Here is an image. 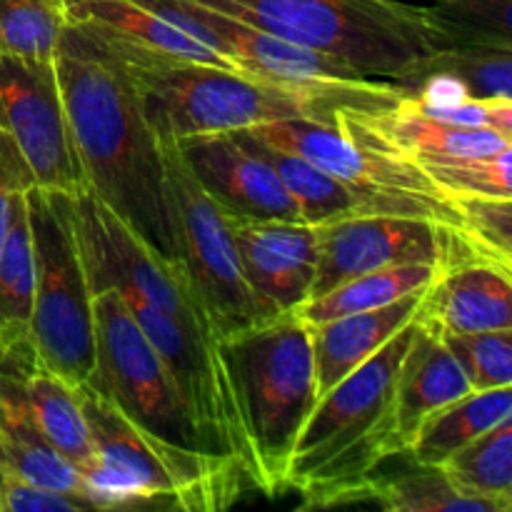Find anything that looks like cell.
Listing matches in <instances>:
<instances>
[{
    "instance_id": "13",
    "label": "cell",
    "mask_w": 512,
    "mask_h": 512,
    "mask_svg": "<svg viewBox=\"0 0 512 512\" xmlns=\"http://www.w3.org/2000/svg\"><path fill=\"white\" fill-rule=\"evenodd\" d=\"M0 128L13 135L38 188L68 195L88 190L53 60L0 53Z\"/></svg>"
},
{
    "instance_id": "8",
    "label": "cell",
    "mask_w": 512,
    "mask_h": 512,
    "mask_svg": "<svg viewBox=\"0 0 512 512\" xmlns=\"http://www.w3.org/2000/svg\"><path fill=\"white\" fill-rule=\"evenodd\" d=\"M25 205L35 273L30 343L45 368L78 388L95 368V293L73 195L35 185L25 193Z\"/></svg>"
},
{
    "instance_id": "21",
    "label": "cell",
    "mask_w": 512,
    "mask_h": 512,
    "mask_svg": "<svg viewBox=\"0 0 512 512\" xmlns=\"http://www.w3.org/2000/svg\"><path fill=\"white\" fill-rule=\"evenodd\" d=\"M468 393H473V388L443 335L415 318V333L403 355L395 385V413L405 450L428 415Z\"/></svg>"
},
{
    "instance_id": "24",
    "label": "cell",
    "mask_w": 512,
    "mask_h": 512,
    "mask_svg": "<svg viewBox=\"0 0 512 512\" xmlns=\"http://www.w3.org/2000/svg\"><path fill=\"white\" fill-rule=\"evenodd\" d=\"M233 135L250 153L258 155L260 160H265L275 170L280 183L285 185L290 198L298 205L303 223L320 228V225L335 223V220L348 218V215H360V205L355 195L338 178L320 170L318 165L305 160L303 155L290 153V150L278 148L273 143H265V140L250 135L248 130H238Z\"/></svg>"
},
{
    "instance_id": "34",
    "label": "cell",
    "mask_w": 512,
    "mask_h": 512,
    "mask_svg": "<svg viewBox=\"0 0 512 512\" xmlns=\"http://www.w3.org/2000/svg\"><path fill=\"white\" fill-rule=\"evenodd\" d=\"M98 510L88 498L28 483L15 475H5L0 488V512H80Z\"/></svg>"
},
{
    "instance_id": "2",
    "label": "cell",
    "mask_w": 512,
    "mask_h": 512,
    "mask_svg": "<svg viewBox=\"0 0 512 512\" xmlns=\"http://www.w3.org/2000/svg\"><path fill=\"white\" fill-rule=\"evenodd\" d=\"M53 63L88 190L160 258L178 263L160 138L123 63L75 23Z\"/></svg>"
},
{
    "instance_id": "10",
    "label": "cell",
    "mask_w": 512,
    "mask_h": 512,
    "mask_svg": "<svg viewBox=\"0 0 512 512\" xmlns=\"http://www.w3.org/2000/svg\"><path fill=\"white\" fill-rule=\"evenodd\" d=\"M248 133L303 155L320 170L338 178L355 195L360 213L423 218L460 230L458 203L443 195V190L423 173L420 165L355 143L333 123L315 118H285L255 125L248 128Z\"/></svg>"
},
{
    "instance_id": "1",
    "label": "cell",
    "mask_w": 512,
    "mask_h": 512,
    "mask_svg": "<svg viewBox=\"0 0 512 512\" xmlns=\"http://www.w3.org/2000/svg\"><path fill=\"white\" fill-rule=\"evenodd\" d=\"M83 258L93 293L110 288L148 338L173 378L210 455L228 460L250 490L260 470L245 430L238 390L223 355V338L180 263L143 243L90 190L73 195Z\"/></svg>"
},
{
    "instance_id": "4",
    "label": "cell",
    "mask_w": 512,
    "mask_h": 512,
    "mask_svg": "<svg viewBox=\"0 0 512 512\" xmlns=\"http://www.w3.org/2000/svg\"><path fill=\"white\" fill-rule=\"evenodd\" d=\"M265 33L318 50L370 80L405 83L430 55L463 43L440 8L400 0H203Z\"/></svg>"
},
{
    "instance_id": "36",
    "label": "cell",
    "mask_w": 512,
    "mask_h": 512,
    "mask_svg": "<svg viewBox=\"0 0 512 512\" xmlns=\"http://www.w3.org/2000/svg\"><path fill=\"white\" fill-rule=\"evenodd\" d=\"M5 475H8V468H5L3 450H0V488H3V483H5Z\"/></svg>"
},
{
    "instance_id": "31",
    "label": "cell",
    "mask_w": 512,
    "mask_h": 512,
    "mask_svg": "<svg viewBox=\"0 0 512 512\" xmlns=\"http://www.w3.org/2000/svg\"><path fill=\"white\" fill-rule=\"evenodd\" d=\"M423 173L448 195L458 198H512V148L495 155L438 160L420 165Z\"/></svg>"
},
{
    "instance_id": "33",
    "label": "cell",
    "mask_w": 512,
    "mask_h": 512,
    "mask_svg": "<svg viewBox=\"0 0 512 512\" xmlns=\"http://www.w3.org/2000/svg\"><path fill=\"white\" fill-rule=\"evenodd\" d=\"M460 230L498 263L512 268V198H458Z\"/></svg>"
},
{
    "instance_id": "17",
    "label": "cell",
    "mask_w": 512,
    "mask_h": 512,
    "mask_svg": "<svg viewBox=\"0 0 512 512\" xmlns=\"http://www.w3.org/2000/svg\"><path fill=\"white\" fill-rule=\"evenodd\" d=\"M200 188L228 218L300 220L298 205L265 160L233 133L175 140Z\"/></svg>"
},
{
    "instance_id": "15",
    "label": "cell",
    "mask_w": 512,
    "mask_h": 512,
    "mask_svg": "<svg viewBox=\"0 0 512 512\" xmlns=\"http://www.w3.org/2000/svg\"><path fill=\"white\" fill-rule=\"evenodd\" d=\"M335 128L355 143L425 165L438 160L495 155L512 148V135L493 128L443 123L438 118L410 108L405 95L390 105L363 108V105H335L330 115Z\"/></svg>"
},
{
    "instance_id": "11",
    "label": "cell",
    "mask_w": 512,
    "mask_h": 512,
    "mask_svg": "<svg viewBox=\"0 0 512 512\" xmlns=\"http://www.w3.org/2000/svg\"><path fill=\"white\" fill-rule=\"evenodd\" d=\"M158 138L175 255L195 295L208 308L220 338L265 323L268 318L240 270L228 215L200 188L175 138L165 133H158Z\"/></svg>"
},
{
    "instance_id": "27",
    "label": "cell",
    "mask_w": 512,
    "mask_h": 512,
    "mask_svg": "<svg viewBox=\"0 0 512 512\" xmlns=\"http://www.w3.org/2000/svg\"><path fill=\"white\" fill-rule=\"evenodd\" d=\"M428 75L450 78L465 88L470 98L512 100V45L458 43L430 55L405 83Z\"/></svg>"
},
{
    "instance_id": "28",
    "label": "cell",
    "mask_w": 512,
    "mask_h": 512,
    "mask_svg": "<svg viewBox=\"0 0 512 512\" xmlns=\"http://www.w3.org/2000/svg\"><path fill=\"white\" fill-rule=\"evenodd\" d=\"M365 503L388 512H503L495 503L463 495L440 465H418L393 478H378L370 485Z\"/></svg>"
},
{
    "instance_id": "5",
    "label": "cell",
    "mask_w": 512,
    "mask_h": 512,
    "mask_svg": "<svg viewBox=\"0 0 512 512\" xmlns=\"http://www.w3.org/2000/svg\"><path fill=\"white\" fill-rule=\"evenodd\" d=\"M78 395L95 450L85 495L98 510L213 512L233 505L248 488L228 460L185 453L153 438L90 385H78Z\"/></svg>"
},
{
    "instance_id": "12",
    "label": "cell",
    "mask_w": 512,
    "mask_h": 512,
    "mask_svg": "<svg viewBox=\"0 0 512 512\" xmlns=\"http://www.w3.org/2000/svg\"><path fill=\"white\" fill-rule=\"evenodd\" d=\"M93 310L95 368L83 385L98 390L153 438L185 453H208L163 360L130 318L120 295L110 288L95 290Z\"/></svg>"
},
{
    "instance_id": "16",
    "label": "cell",
    "mask_w": 512,
    "mask_h": 512,
    "mask_svg": "<svg viewBox=\"0 0 512 512\" xmlns=\"http://www.w3.org/2000/svg\"><path fill=\"white\" fill-rule=\"evenodd\" d=\"M250 293L268 320L308 303L318 270V228L303 220L228 218Z\"/></svg>"
},
{
    "instance_id": "19",
    "label": "cell",
    "mask_w": 512,
    "mask_h": 512,
    "mask_svg": "<svg viewBox=\"0 0 512 512\" xmlns=\"http://www.w3.org/2000/svg\"><path fill=\"white\" fill-rule=\"evenodd\" d=\"M63 3L70 23L88 30L105 45L235 70V65L215 53L210 45L200 43L180 25L170 23L165 15L140 0H63Z\"/></svg>"
},
{
    "instance_id": "37",
    "label": "cell",
    "mask_w": 512,
    "mask_h": 512,
    "mask_svg": "<svg viewBox=\"0 0 512 512\" xmlns=\"http://www.w3.org/2000/svg\"><path fill=\"white\" fill-rule=\"evenodd\" d=\"M443 3H450V0H443Z\"/></svg>"
},
{
    "instance_id": "35",
    "label": "cell",
    "mask_w": 512,
    "mask_h": 512,
    "mask_svg": "<svg viewBox=\"0 0 512 512\" xmlns=\"http://www.w3.org/2000/svg\"><path fill=\"white\" fill-rule=\"evenodd\" d=\"M33 170L28 160L20 153L18 143L5 128H0V250H3L5 238H8L10 220H13L15 200L30 188H35Z\"/></svg>"
},
{
    "instance_id": "9",
    "label": "cell",
    "mask_w": 512,
    "mask_h": 512,
    "mask_svg": "<svg viewBox=\"0 0 512 512\" xmlns=\"http://www.w3.org/2000/svg\"><path fill=\"white\" fill-rule=\"evenodd\" d=\"M170 23L210 45L243 75L298 90L330 105L378 108L408 95L395 80H370L338 60L265 33L203 0H140Z\"/></svg>"
},
{
    "instance_id": "29",
    "label": "cell",
    "mask_w": 512,
    "mask_h": 512,
    "mask_svg": "<svg viewBox=\"0 0 512 512\" xmlns=\"http://www.w3.org/2000/svg\"><path fill=\"white\" fill-rule=\"evenodd\" d=\"M33 280V240L23 193L15 200L8 238L0 250V343L30 338Z\"/></svg>"
},
{
    "instance_id": "14",
    "label": "cell",
    "mask_w": 512,
    "mask_h": 512,
    "mask_svg": "<svg viewBox=\"0 0 512 512\" xmlns=\"http://www.w3.org/2000/svg\"><path fill=\"white\" fill-rule=\"evenodd\" d=\"M463 230L403 215H348L318 228V270L310 298L373 270L405 263H440L453 255Z\"/></svg>"
},
{
    "instance_id": "22",
    "label": "cell",
    "mask_w": 512,
    "mask_h": 512,
    "mask_svg": "<svg viewBox=\"0 0 512 512\" xmlns=\"http://www.w3.org/2000/svg\"><path fill=\"white\" fill-rule=\"evenodd\" d=\"M508 418H512V388L475 390L428 415L405 455L418 465H440Z\"/></svg>"
},
{
    "instance_id": "25",
    "label": "cell",
    "mask_w": 512,
    "mask_h": 512,
    "mask_svg": "<svg viewBox=\"0 0 512 512\" xmlns=\"http://www.w3.org/2000/svg\"><path fill=\"white\" fill-rule=\"evenodd\" d=\"M440 268H443L440 263H405L373 270V273L345 280L343 285L333 288L330 293L310 298L295 313L308 325H318L325 323V320L340 318V315L383 308V305L395 303L405 295L428 288L435 275L440 273Z\"/></svg>"
},
{
    "instance_id": "6",
    "label": "cell",
    "mask_w": 512,
    "mask_h": 512,
    "mask_svg": "<svg viewBox=\"0 0 512 512\" xmlns=\"http://www.w3.org/2000/svg\"><path fill=\"white\" fill-rule=\"evenodd\" d=\"M105 48L123 63L133 80L150 125L175 140L238 133L285 118L333 123L330 115L335 105L283 85L263 83L238 70L113 45Z\"/></svg>"
},
{
    "instance_id": "23",
    "label": "cell",
    "mask_w": 512,
    "mask_h": 512,
    "mask_svg": "<svg viewBox=\"0 0 512 512\" xmlns=\"http://www.w3.org/2000/svg\"><path fill=\"white\" fill-rule=\"evenodd\" d=\"M25 398H28L35 428L53 445L55 453L63 455L83 475L85 483V475L95 465V450L78 388L65 383L40 360H35L25 378Z\"/></svg>"
},
{
    "instance_id": "30",
    "label": "cell",
    "mask_w": 512,
    "mask_h": 512,
    "mask_svg": "<svg viewBox=\"0 0 512 512\" xmlns=\"http://www.w3.org/2000/svg\"><path fill=\"white\" fill-rule=\"evenodd\" d=\"M68 23L63 0H0V53L55 60Z\"/></svg>"
},
{
    "instance_id": "3",
    "label": "cell",
    "mask_w": 512,
    "mask_h": 512,
    "mask_svg": "<svg viewBox=\"0 0 512 512\" xmlns=\"http://www.w3.org/2000/svg\"><path fill=\"white\" fill-rule=\"evenodd\" d=\"M413 333L415 320H410L310 410L285 478V490L298 493L300 508L365 503L378 470L405 455L395 385Z\"/></svg>"
},
{
    "instance_id": "32",
    "label": "cell",
    "mask_w": 512,
    "mask_h": 512,
    "mask_svg": "<svg viewBox=\"0 0 512 512\" xmlns=\"http://www.w3.org/2000/svg\"><path fill=\"white\" fill-rule=\"evenodd\" d=\"M443 340L463 368L473 393L512 388V330L443 335Z\"/></svg>"
},
{
    "instance_id": "26",
    "label": "cell",
    "mask_w": 512,
    "mask_h": 512,
    "mask_svg": "<svg viewBox=\"0 0 512 512\" xmlns=\"http://www.w3.org/2000/svg\"><path fill=\"white\" fill-rule=\"evenodd\" d=\"M450 483L470 498L512 510V418L495 425L440 463Z\"/></svg>"
},
{
    "instance_id": "20",
    "label": "cell",
    "mask_w": 512,
    "mask_h": 512,
    "mask_svg": "<svg viewBox=\"0 0 512 512\" xmlns=\"http://www.w3.org/2000/svg\"><path fill=\"white\" fill-rule=\"evenodd\" d=\"M423 295L425 290H418L383 308L340 315V318L310 325L318 398L340 380L348 378L365 360L373 358L395 333L415 320Z\"/></svg>"
},
{
    "instance_id": "18",
    "label": "cell",
    "mask_w": 512,
    "mask_h": 512,
    "mask_svg": "<svg viewBox=\"0 0 512 512\" xmlns=\"http://www.w3.org/2000/svg\"><path fill=\"white\" fill-rule=\"evenodd\" d=\"M418 320L443 335L512 330V268L493 258L443 265L425 288Z\"/></svg>"
},
{
    "instance_id": "7",
    "label": "cell",
    "mask_w": 512,
    "mask_h": 512,
    "mask_svg": "<svg viewBox=\"0 0 512 512\" xmlns=\"http://www.w3.org/2000/svg\"><path fill=\"white\" fill-rule=\"evenodd\" d=\"M223 355L258 460L260 493H288L290 455L318 403L310 325L298 313L278 315L223 338Z\"/></svg>"
}]
</instances>
